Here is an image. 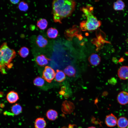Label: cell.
<instances>
[{"label": "cell", "instance_id": "cell-1", "mask_svg": "<svg viewBox=\"0 0 128 128\" xmlns=\"http://www.w3.org/2000/svg\"><path fill=\"white\" fill-rule=\"evenodd\" d=\"M76 3L73 0H55L52 2V13L54 21L61 23L62 20L71 15Z\"/></svg>", "mask_w": 128, "mask_h": 128}, {"label": "cell", "instance_id": "cell-2", "mask_svg": "<svg viewBox=\"0 0 128 128\" xmlns=\"http://www.w3.org/2000/svg\"><path fill=\"white\" fill-rule=\"evenodd\" d=\"M16 52L10 48L6 42H4L0 47V72L3 74L7 73L6 68L10 69L13 64L11 63L15 57Z\"/></svg>", "mask_w": 128, "mask_h": 128}, {"label": "cell", "instance_id": "cell-3", "mask_svg": "<svg viewBox=\"0 0 128 128\" xmlns=\"http://www.w3.org/2000/svg\"><path fill=\"white\" fill-rule=\"evenodd\" d=\"M81 10L87 18L86 21H83L80 23V27L82 31L94 30L100 26L101 22L97 20L88 8L83 7L81 8Z\"/></svg>", "mask_w": 128, "mask_h": 128}, {"label": "cell", "instance_id": "cell-4", "mask_svg": "<svg viewBox=\"0 0 128 128\" xmlns=\"http://www.w3.org/2000/svg\"><path fill=\"white\" fill-rule=\"evenodd\" d=\"M55 71L52 68L46 66L43 71L42 77L47 82L50 83L55 78Z\"/></svg>", "mask_w": 128, "mask_h": 128}, {"label": "cell", "instance_id": "cell-5", "mask_svg": "<svg viewBox=\"0 0 128 128\" xmlns=\"http://www.w3.org/2000/svg\"><path fill=\"white\" fill-rule=\"evenodd\" d=\"M75 106L71 102L65 100L63 102L61 107L62 111L66 114H70L74 110Z\"/></svg>", "mask_w": 128, "mask_h": 128}, {"label": "cell", "instance_id": "cell-6", "mask_svg": "<svg viewBox=\"0 0 128 128\" xmlns=\"http://www.w3.org/2000/svg\"><path fill=\"white\" fill-rule=\"evenodd\" d=\"M117 120L116 117L111 113L106 116L105 120V123L109 127H114L117 124Z\"/></svg>", "mask_w": 128, "mask_h": 128}, {"label": "cell", "instance_id": "cell-7", "mask_svg": "<svg viewBox=\"0 0 128 128\" xmlns=\"http://www.w3.org/2000/svg\"><path fill=\"white\" fill-rule=\"evenodd\" d=\"M118 102L122 105H125L128 103V93L125 91L120 92L117 98Z\"/></svg>", "mask_w": 128, "mask_h": 128}, {"label": "cell", "instance_id": "cell-8", "mask_svg": "<svg viewBox=\"0 0 128 128\" xmlns=\"http://www.w3.org/2000/svg\"><path fill=\"white\" fill-rule=\"evenodd\" d=\"M6 98L8 101L11 104L15 103L19 99L18 93L13 91H11L7 93Z\"/></svg>", "mask_w": 128, "mask_h": 128}, {"label": "cell", "instance_id": "cell-9", "mask_svg": "<svg viewBox=\"0 0 128 128\" xmlns=\"http://www.w3.org/2000/svg\"><path fill=\"white\" fill-rule=\"evenodd\" d=\"M119 77L121 79L126 80L128 79V66H123L121 67L118 72Z\"/></svg>", "mask_w": 128, "mask_h": 128}, {"label": "cell", "instance_id": "cell-10", "mask_svg": "<svg viewBox=\"0 0 128 128\" xmlns=\"http://www.w3.org/2000/svg\"><path fill=\"white\" fill-rule=\"evenodd\" d=\"M88 60L91 65L94 66H97L99 64L101 59L100 56L98 54L93 53L89 57Z\"/></svg>", "mask_w": 128, "mask_h": 128}, {"label": "cell", "instance_id": "cell-11", "mask_svg": "<svg viewBox=\"0 0 128 128\" xmlns=\"http://www.w3.org/2000/svg\"><path fill=\"white\" fill-rule=\"evenodd\" d=\"M50 60L45 55H41L37 56L36 58V61L37 64L41 66H44L47 64Z\"/></svg>", "mask_w": 128, "mask_h": 128}, {"label": "cell", "instance_id": "cell-12", "mask_svg": "<svg viewBox=\"0 0 128 128\" xmlns=\"http://www.w3.org/2000/svg\"><path fill=\"white\" fill-rule=\"evenodd\" d=\"M36 42L37 45L40 47H45L48 43L47 40L41 35H39L37 37Z\"/></svg>", "mask_w": 128, "mask_h": 128}, {"label": "cell", "instance_id": "cell-13", "mask_svg": "<svg viewBox=\"0 0 128 128\" xmlns=\"http://www.w3.org/2000/svg\"><path fill=\"white\" fill-rule=\"evenodd\" d=\"M64 72L66 75L70 77H75L76 71L72 66L69 65L66 67L64 70Z\"/></svg>", "mask_w": 128, "mask_h": 128}, {"label": "cell", "instance_id": "cell-14", "mask_svg": "<svg viewBox=\"0 0 128 128\" xmlns=\"http://www.w3.org/2000/svg\"><path fill=\"white\" fill-rule=\"evenodd\" d=\"M117 124L119 128H126L128 126V120L125 117H120L117 120Z\"/></svg>", "mask_w": 128, "mask_h": 128}, {"label": "cell", "instance_id": "cell-15", "mask_svg": "<svg viewBox=\"0 0 128 128\" xmlns=\"http://www.w3.org/2000/svg\"><path fill=\"white\" fill-rule=\"evenodd\" d=\"M46 126V122L43 118H38L35 121L34 126L35 128H45Z\"/></svg>", "mask_w": 128, "mask_h": 128}, {"label": "cell", "instance_id": "cell-16", "mask_svg": "<svg viewBox=\"0 0 128 128\" xmlns=\"http://www.w3.org/2000/svg\"><path fill=\"white\" fill-rule=\"evenodd\" d=\"M65 79V75L62 71L57 69L55 73V79L56 81L59 82H63Z\"/></svg>", "mask_w": 128, "mask_h": 128}, {"label": "cell", "instance_id": "cell-17", "mask_svg": "<svg viewBox=\"0 0 128 128\" xmlns=\"http://www.w3.org/2000/svg\"><path fill=\"white\" fill-rule=\"evenodd\" d=\"M58 116L57 112L53 109L48 110L46 113V116L48 119L51 121L55 120Z\"/></svg>", "mask_w": 128, "mask_h": 128}, {"label": "cell", "instance_id": "cell-18", "mask_svg": "<svg viewBox=\"0 0 128 128\" xmlns=\"http://www.w3.org/2000/svg\"><path fill=\"white\" fill-rule=\"evenodd\" d=\"M58 32L56 28L51 27L47 30V35L48 37L50 38H55L58 36Z\"/></svg>", "mask_w": 128, "mask_h": 128}, {"label": "cell", "instance_id": "cell-19", "mask_svg": "<svg viewBox=\"0 0 128 128\" xmlns=\"http://www.w3.org/2000/svg\"><path fill=\"white\" fill-rule=\"evenodd\" d=\"M11 110L14 115H18L22 112V108L19 104L16 103L12 106Z\"/></svg>", "mask_w": 128, "mask_h": 128}, {"label": "cell", "instance_id": "cell-20", "mask_svg": "<svg viewBox=\"0 0 128 128\" xmlns=\"http://www.w3.org/2000/svg\"><path fill=\"white\" fill-rule=\"evenodd\" d=\"M48 23L47 20L45 18H41L37 22V26L41 30L46 29Z\"/></svg>", "mask_w": 128, "mask_h": 128}, {"label": "cell", "instance_id": "cell-21", "mask_svg": "<svg viewBox=\"0 0 128 128\" xmlns=\"http://www.w3.org/2000/svg\"><path fill=\"white\" fill-rule=\"evenodd\" d=\"M125 7L124 3L121 0H118L113 4V8L116 10H121L123 9Z\"/></svg>", "mask_w": 128, "mask_h": 128}, {"label": "cell", "instance_id": "cell-22", "mask_svg": "<svg viewBox=\"0 0 128 128\" xmlns=\"http://www.w3.org/2000/svg\"><path fill=\"white\" fill-rule=\"evenodd\" d=\"M29 53V49L25 46L21 48L18 51V54L21 57L23 58L26 57L28 55Z\"/></svg>", "mask_w": 128, "mask_h": 128}, {"label": "cell", "instance_id": "cell-23", "mask_svg": "<svg viewBox=\"0 0 128 128\" xmlns=\"http://www.w3.org/2000/svg\"><path fill=\"white\" fill-rule=\"evenodd\" d=\"M34 85L38 87L42 86L45 83L44 79L40 77H37L33 81Z\"/></svg>", "mask_w": 128, "mask_h": 128}, {"label": "cell", "instance_id": "cell-24", "mask_svg": "<svg viewBox=\"0 0 128 128\" xmlns=\"http://www.w3.org/2000/svg\"><path fill=\"white\" fill-rule=\"evenodd\" d=\"M18 8L21 11H26L28 9V6L27 3L24 1H22L19 3L18 6Z\"/></svg>", "mask_w": 128, "mask_h": 128}, {"label": "cell", "instance_id": "cell-25", "mask_svg": "<svg viewBox=\"0 0 128 128\" xmlns=\"http://www.w3.org/2000/svg\"><path fill=\"white\" fill-rule=\"evenodd\" d=\"M10 1L13 4H16L18 3L19 2L20 0H10Z\"/></svg>", "mask_w": 128, "mask_h": 128}, {"label": "cell", "instance_id": "cell-26", "mask_svg": "<svg viewBox=\"0 0 128 128\" xmlns=\"http://www.w3.org/2000/svg\"><path fill=\"white\" fill-rule=\"evenodd\" d=\"M5 106V105L3 103H1L0 105V107L2 108H3Z\"/></svg>", "mask_w": 128, "mask_h": 128}, {"label": "cell", "instance_id": "cell-27", "mask_svg": "<svg viewBox=\"0 0 128 128\" xmlns=\"http://www.w3.org/2000/svg\"><path fill=\"white\" fill-rule=\"evenodd\" d=\"M73 125L70 124L68 128H73Z\"/></svg>", "mask_w": 128, "mask_h": 128}, {"label": "cell", "instance_id": "cell-28", "mask_svg": "<svg viewBox=\"0 0 128 128\" xmlns=\"http://www.w3.org/2000/svg\"><path fill=\"white\" fill-rule=\"evenodd\" d=\"M87 128H95V127H94L91 126V127H88Z\"/></svg>", "mask_w": 128, "mask_h": 128}, {"label": "cell", "instance_id": "cell-29", "mask_svg": "<svg viewBox=\"0 0 128 128\" xmlns=\"http://www.w3.org/2000/svg\"><path fill=\"white\" fill-rule=\"evenodd\" d=\"M66 128V127H62V128Z\"/></svg>", "mask_w": 128, "mask_h": 128}]
</instances>
